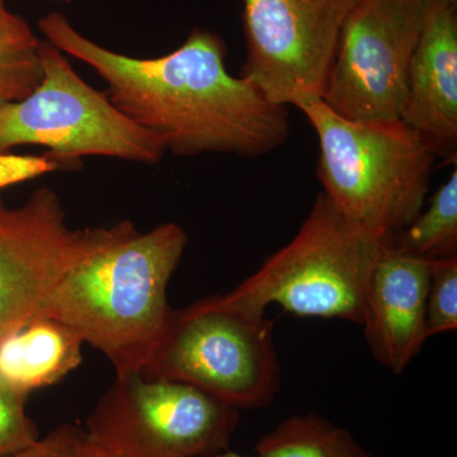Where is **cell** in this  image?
<instances>
[{"instance_id":"cell-1","label":"cell","mask_w":457,"mask_h":457,"mask_svg":"<svg viewBox=\"0 0 457 457\" xmlns=\"http://www.w3.org/2000/svg\"><path fill=\"white\" fill-rule=\"evenodd\" d=\"M38 29L57 49L90 66L107 83L114 106L174 155L252 158L287 140V108L228 73L227 46L216 33L194 29L168 55L140 59L90 40L60 12L42 17Z\"/></svg>"},{"instance_id":"cell-2","label":"cell","mask_w":457,"mask_h":457,"mask_svg":"<svg viewBox=\"0 0 457 457\" xmlns=\"http://www.w3.org/2000/svg\"><path fill=\"white\" fill-rule=\"evenodd\" d=\"M187 245L176 222L147 233L135 228L69 270L40 315L62 321L104 353L117 378L140 374L170 324L168 284Z\"/></svg>"},{"instance_id":"cell-3","label":"cell","mask_w":457,"mask_h":457,"mask_svg":"<svg viewBox=\"0 0 457 457\" xmlns=\"http://www.w3.org/2000/svg\"><path fill=\"white\" fill-rule=\"evenodd\" d=\"M319 143L318 179L354 227L392 240L422 212L437 155L402 120L359 121L323 101L300 107Z\"/></svg>"},{"instance_id":"cell-4","label":"cell","mask_w":457,"mask_h":457,"mask_svg":"<svg viewBox=\"0 0 457 457\" xmlns=\"http://www.w3.org/2000/svg\"><path fill=\"white\" fill-rule=\"evenodd\" d=\"M389 242L352 225L319 194L287 245L251 278L213 297L221 305L261 314L278 305L296 317L361 326L372 270Z\"/></svg>"},{"instance_id":"cell-5","label":"cell","mask_w":457,"mask_h":457,"mask_svg":"<svg viewBox=\"0 0 457 457\" xmlns=\"http://www.w3.org/2000/svg\"><path fill=\"white\" fill-rule=\"evenodd\" d=\"M140 375L191 385L237 409L270 407L281 387L273 320L213 296L173 311Z\"/></svg>"},{"instance_id":"cell-6","label":"cell","mask_w":457,"mask_h":457,"mask_svg":"<svg viewBox=\"0 0 457 457\" xmlns=\"http://www.w3.org/2000/svg\"><path fill=\"white\" fill-rule=\"evenodd\" d=\"M42 75L29 95L0 104V153L17 146L46 147L62 170L84 156L156 164L165 147L155 134L123 114L107 92L90 87L64 53L41 41Z\"/></svg>"},{"instance_id":"cell-7","label":"cell","mask_w":457,"mask_h":457,"mask_svg":"<svg viewBox=\"0 0 457 457\" xmlns=\"http://www.w3.org/2000/svg\"><path fill=\"white\" fill-rule=\"evenodd\" d=\"M239 409L185 383L119 376L87 420L116 457H207L228 449Z\"/></svg>"},{"instance_id":"cell-8","label":"cell","mask_w":457,"mask_h":457,"mask_svg":"<svg viewBox=\"0 0 457 457\" xmlns=\"http://www.w3.org/2000/svg\"><path fill=\"white\" fill-rule=\"evenodd\" d=\"M360 0H243L240 77L270 104L299 110L321 101L343 27Z\"/></svg>"},{"instance_id":"cell-9","label":"cell","mask_w":457,"mask_h":457,"mask_svg":"<svg viewBox=\"0 0 457 457\" xmlns=\"http://www.w3.org/2000/svg\"><path fill=\"white\" fill-rule=\"evenodd\" d=\"M130 221L111 228H69L53 189L35 191L22 206L0 200V339L42 305L66 273L135 230Z\"/></svg>"},{"instance_id":"cell-10","label":"cell","mask_w":457,"mask_h":457,"mask_svg":"<svg viewBox=\"0 0 457 457\" xmlns=\"http://www.w3.org/2000/svg\"><path fill=\"white\" fill-rule=\"evenodd\" d=\"M432 0H360L343 27L321 101L359 121L400 120Z\"/></svg>"},{"instance_id":"cell-11","label":"cell","mask_w":457,"mask_h":457,"mask_svg":"<svg viewBox=\"0 0 457 457\" xmlns=\"http://www.w3.org/2000/svg\"><path fill=\"white\" fill-rule=\"evenodd\" d=\"M403 122L437 158L456 161L457 0H432L407 79Z\"/></svg>"},{"instance_id":"cell-12","label":"cell","mask_w":457,"mask_h":457,"mask_svg":"<svg viewBox=\"0 0 457 457\" xmlns=\"http://www.w3.org/2000/svg\"><path fill=\"white\" fill-rule=\"evenodd\" d=\"M428 261L385 245L370 278L361 326L372 356L393 374H403L428 339Z\"/></svg>"},{"instance_id":"cell-13","label":"cell","mask_w":457,"mask_h":457,"mask_svg":"<svg viewBox=\"0 0 457 457\" xmlns=\"http://www.w3.org/2000/svg\"><path fill=\"white\" fill-rule=\"evenodd\" d=\"M83 343L57 319H29L0 339V378L27 395L51 386L82 363Z\"/></svg>"},{"instance_id":"cell-14","label":"cell","mask_w":457,"mask_h":457,"mask_svg":"<svg viewBox=\"0 0 457 457\" xmlns=\"http://www.w3.org/2000/svg\"><path fill=\"white\" fill-rule=\"evenodd\" d=\"M255 451L257 457H375L345 427L315 413L285 418Z\"/></svg>"},{"instance_id":"cell-15","label":"cell","mask_w":457,"mask_h":457,"mask_svg":"<svg viewBox=\"0 0 457 457\" xmlns=\"http://www.w3.org/2000/svg\"><path fill=\"white\" fill-rule=\"evenodd\" d=\"M393 248L423 261L457 255V170L433 195L426 212L420 213L392 239Z\"/></svg>"},{"instance_id":"cell-16","label":"cell","mask_w":457,"mask_h":457,"mask_svg":"<svg viewBox=\"0 0 457 457\" xmlns=\"http://www.w3.org/2000/svg\"><path fill=\"white\" fill-rule=\"evenodd\" d=\"M41 41L25 18L0 0V104L26 97L40 83Z\"/></svg>"},{"instance_id":"cell-17","label":"cell","mask_w":457,"mask_h":457,"mask_svg":"<svg viewBox=\"0 0 457 457\" xmlns=\"http://www.w3.org/2000/svg\"><path fill=\"white\" fill-rule=\"evenodd\" d=\"M426 324L428 338L457 328V255L429 262Z\"/></svg>"},{"instance_id":"cell-18","label":"cell","mask_w":457,"mask_h":457,"mask_svg":"<svg viewBox=\"0 0 457 457\" xmlns=\"http://www.w3.org/2000/svg\"><path fill=\"white\" fill-rule=\"evenodd\" d=\"M27 394L0 378V457L25 450L40 440L37 426L27 416Z\"/></svg>"},{"instance_id":"cell-19","label":"cell","mask_w":457,"mask_h":457,"mask_svg":"<svg viewBox=\"0 0 457 457\" xmlns=\"http://www.w3.org/2000/svg\"><path fill=\"white\" fill-rule=\"evenodd\" d=\"M86 441V429L62 425L27 449L8 457H82Z\"/></svg>"},{"instance_id":"cell-20","label":"cell","mask_w":457,"mask_h":457,"mask_svg":"<svg viewBox=\"0 0 457 457\" xmlns=\"http://www.w3.org/2000/svg\"><path fill=\"white\" fill-rule=\"evenodd\" d=\"M62 167L47 155H20L13 153H0V189L20 185L62 170Z\"/></svg>"},{"instance_id":"cell-21","label":"cell","mask_w":457,"mask_h":457,"mask_svg":"<svg viewBox=\"0 0 457 457\" xmlns=\"http://www.w3.org/2000/svg\"><path fill=\"white\" fill-rule=\"evenodd\" d=\"M82 457H116L104 449V447L99 446L95 441L90 440L88 435H87L86 445H84Z\"/></svg>"},{"instance_id":"cell-22","label":"cell","mask_w":457,"mask_h":457,"mask_svg":"<svg viewBox=\"0 0 457 457\" xmlns=\"http://www.w3.org/2000/svg\"><path fill=\"white\" fill-rule=\"evenodd\" d=\"M207 457H252V456L242 455V453H234V451H230L228 449L225 451H221V453H215V455L207 456Z\"/></svg>"}]
</instances>
